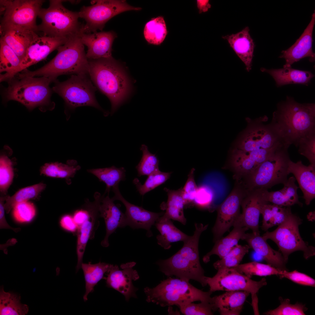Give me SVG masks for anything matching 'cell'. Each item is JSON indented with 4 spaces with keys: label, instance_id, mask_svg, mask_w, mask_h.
<instances>
[{
    "label": "cell",
    "instance_id": "2",
    "mask_svg": "<svg viewBox=\"0 0 315 315\" xmlns=\"http://www.w3.org/2000/svg\"><path fill=\"white\" fill-rule=\"evenodd\" d=\"M88 60L90 78L96 88L108 98L113 113L131 92L132 85L127 74L112 57Z\"/></svg>",
    "mask_w": 315,
    "mask_h": 315
},
{
    "label": "cell",
    "instance_id": "38",
    "mask_svg": "<svg viewBox=\"0 0 315 315\" xmlns=\"http://www.w3.org/2000/svg\"><path fill=\"white\" fill-rule=\"evenodd\" d=\"M20 296L5 292L3 286L0 289V314L24 315L29 311V307L20 302Z\"/></svg>",
    "mask_w": 315,
    "mask_h": 315
},
{
    "label": "cell",
    "instance_id": "49",
    "mask_svg": "<svg viewBox=\"0 0 315 315\" xmlns=\"http://www.w3.org/2000/svg\"><path fill=\"white\" fill-rule=\"evenodd\" d=\"M13 208V217L19 223L29 222L36 215V209L34 204L28 201L18 203Z\"/></svg>",
    "mask_w": 315,
    "mask_h": 315
},
{
    "label": "cell",
    "instance_id": "15",
    "mask_svg": "<svg viewBox=\"0 0 315 315\" xmlns=\"http://www.w3.org/2000/svg\"><path fill=\"white\" fill-rule=\"evenodd\" d=\"M247 192L239 182L236 181L232 192L218 206L216 220L212 229L215 242L233 226L241 214L242 202Z\"/></svg>",
    "mask_w": 315,
    "mask_h": 315
},
{
    "label": "cell",
    "instance_id": "21",
    "mask_svg": "<svg viewBox=\"0 0 315 315\" xmlns=\"http://www.w3.org/2000/svg\"><path fill=\"white\" fill-rule=\"evenodd\" d=\"M68 38L37 35L30 43L21 61L18 73L45 59L52 52L64 44Z\"/></svg>",
    "mask_w": 315,
    "mask_h": 315
},
{
    "label": "cell",
    "instance_id": "11",
    "mask_svg": "<svg viewBox=\"0 0 315 315\" xmlns=\"http://www.w3.org/2000/svg\"><path fill=\"white\" fill-rule=\"evenodd\" d=\"M206 281L209 286V291L212 293L218 290L249 292L251 295L254 314H259L257 294L260 288L267 284L265 278L256 281L232 268H223L218 270L213 277H207Z\"/></svg>",
    "mask_w": 315,
    "mask_h": 315
},
{
    "label": "cell",
    "instance_id": "55",
    "mask_svg": "<svg viewBox=\"0 0 315 315\" xmlns=\"http://www.w3.org/2000/svg\"><path fill=\"white\" fill-rule=\"evenodd\" d=\"M60 224L62 227L67 231L72 232L77 231L78 226L73 217L70 215L63 216L60 219Z\"/></svg>",
    "mask_w": 315,
    "mask_h": 315
},
{
    "label": "cell",
    "instance_id": "54",
    "mask_svg": "<svg viewBox=\"0 0 315 315\" xmlns=\"http://www.w3.org/2000/svg\"><path fill=\"white\" fill-rule=\"evenodd\" d=\"M212 190L206 186L198 187L194 200L201 201L202 202H207L211 200L213 196Z\"/></svg>",
    "mask_w": 315,
    "mask_h": 315
},
{
    "label": "cell",
    "instance_id": "53",
    "mask_svg": "<svg viewBox=\"0 0 315 315\" xmlns=\"http://www.w3.org/2000/svg\"><path fill=\"white\" fill-rule=\"evenodd\" d=\"M195 169L192 168L190 171L187 181L183 188L182 192L185 204L192 202L195 200L198 187L194 179Z\"/></svg>",
    "mask_w": 315,
    "mask_h": 315
},
{
    "label": "cell",
    "instance_id": "46",
    "mask_svg": "<svg viewBox=\"0 0 315 315\" xmlns=\"http://www.w3.org/2000/svg\"><path fill=\"white\" fill-rule=\"evenodd\" d=\"M171 174V172H163L159 170L148 176L143 184L137 178L134 179L133 183L139 194L143 196L165 182L170 178Z\"/></svg>",
    "mask_w": 315,
    "mask_h": 315
},
{
    "label": "cell",
    "instance_id": "10",
    "mask_svg": "<svg viewBox=\"0 0 315 315\" xmlns=\"http://www.w3.org/2000/svg\"><path fill=\"white\" fill-rule=\"evenodd\" d=\"M54 82L53 92L63 99L68 109L73 110L84 106L102 109L95 97L97 88L88 74L72 75L66 81L59 82L57 80Z\"/></svg>",
    "mask_w": 315,
    "mask_h": 315
},
{
    "label": "cell",
    "instance_id": "39",
    "mask_svg": "<svg viewBox=\"0 0 315 315\" xmlns=\"http://www.w3.org/2000/svg\"><path fill=\"white\" fill-rule=\"evenodd\" d=\"M87 171L97 177L106 185L105 191L109 194L111 189L119 185L120 181L125 179L126 171L124 167L113 166L109 167L88 169Z\"/></svg>",
    "mask_w": 315,
    "mask_h": 315
},
{
    "label": "cell",
    "instance_id": "24",
    "mask_svg": "<svg viewBox=\"0 0 315 315\" xmlns=\"http://www.w3.org/2000/svg\"><path fill=\"white\" fill-rule=\"evenodd\" d=\"M81 41L88 48L86 56L88 60L112 57V46L116 37L113 31L80 33Z\"/></svg>",
    "mask_w": 315,
    "mask_h": 315
},
{
    "label": "cell",
    "instance_id": "28",
    "mask_svg": "<svg viewBox=\"0 0 315 315\" xmlns=\"http://www.w3.org/2000/svg\"><path fill=\"white\" fill-rule=\"evenodd\" d=\"M242 240L246 241L250 248L262 256L268 264L281 270H286V262L281 253L272 249L260 234L245 233Z\"/></svg>",
    "mask_w": 315,
    "mask_h": 315
},
{
    "label": "cell",
    "instance_id": "57",
    "mask_svg": "<svg viewBox=\"0 0 315 315\" xmlns=\"http://www.w3.org/2000/svg\"><path fill=\"white\" fill-rule=\"evenodd\" d=\"M197 5L200 13L207 11L211 7L209 0H197Z\"/></svg>",
    "mask_w": 315,
    "mask_h": 315
},
{
    "label": "cell",
    "instance_id": "25",
    "mask_svg": "<svg viewBox=\"0 0 315 315\" xmlns=\"http://www.w3.org/2000/svg\"><path fill=\"white\" fill-rule=\"evenodd\" d=\"M2 38L18 56L21 61L30 43L37 35L36 32L20 26L0 25Z\"/></svg>",
    "mask_w": 315,
    "mask_h": 315
},
{
    "label": "cell",
    "instance_id": "19",
    "mask_svg": "<svg viewBox=\"0 0 315 315\" xmlns=\"http://www.w3.org/2000/svg\"><path fill=\"white\" fill-rule=\"evenodd\" d=\"M247 191L242 202V211L239 218L244 226L255 234H260L259 218L262 207L269 203L267 200L268 190L261 189Z\"/></svg>",
    "mask_w": 315,
    "mask_h": 315
},
{
    "label": "cell",
    "instance_id": "4",
    "mask_svg": "<svg viewBox=\"0 0 315 315\" xmlns=\"http://www.w3.org/2000/svg\"><path fill=\"white\" fill-rule=\"evenodd\" d=\"M193 235L184 241L182 248L170 258L157 262L160 270L168 277L175 276L189 281L192 279L200 283L203 287L207 284V276L200 262L198 245L201 233L208 225L195 223Z\"/></svg>",
    "mask_w": 315,
    "mask_h": 315
},
{
    "label": "cell",
    "instance_id": "34",
    "mask_svg": "<svg viewBox=\"0 0 315 315\" xmlns=\"http://www.w3.org/2000/svg\"><path fill=\"white\" fill-rule=\"evenodd\" d=\"M21 60L1 38L0 40V82L8 81L18 73Z\"/></svg>",
    "mask_w": 315,
    "mask_h": 315
},
{
    "label": "cell",
    "instance_id": "14",
    "mask_svg": "<svg viewBox=\"0 0 315 315\" xmlns=\"http://www.w3.org/2000/svg\"><path fill=\"white\" fill-rule=\"evenodd\" d=\"M267 120L264 116L250 121L236 148L249 152L268 149L282 143L270 123H265Z\"/></svg>",
    "mask_w": 315,
    "mask_h": 315
},
{
    "label": "cell",
    "instance_id": "7",
    "mask_svg": "<svg viewBox=\"0 0 315 315\" xmlns=\"http://www.w3.org/2000/svg\"><path fill=\"white\" fill-rule=\"evenodd\" d=\"M289 146L283 145L267 159L239 181L247 191L268 190L275 185L284 184L288 180V163L290 160Z\"/></svg>",
    "mask_w": 315,
    "mask_h": 315
},
{
    "label": "cell",
    "instance_id": "3",
    "mask_svg": "<svg viewBox=\"0 0 315 315\" xmlns=\"http://www.w3.org/2000/svg\"><path fill=\"white\" fill-rule=\"evenodd\" d=\"M80 33L69 37L56 49L55 57L43 66L34 71L24 70L18 74V77L44 76L54 82L61 75L88 74V60Z\"/></svg>",
    "mask_w": 315,
    "mask_h": 315
},
{
    "label": "cell",
    "instance_id": "52",
    "mask_svg": "<svg viewBox=\"0 0 315 315\" xmlns=\"http://www.w3.org/2000/svg\"><path fill=\"white\" fill-rule=\"evenodd\" d=\"M280 278H286L300 285L315 286V280L308 275L295 270L288 272L287 270H282L278 276Z\"/></svg>",
    "mask_w": 315,
    "mask_h": 315
},
{
    "label": "cell",
    "instance_id": "40",
    "mask_svg": "<svg viewBox=\"0 0 315 315\" xmlns=\"http://www.w3.org/2000/svg\"><path fill=\"white\" fill-rule=\"evenodd\" d=\"M67 164L58 162L46 163L40 169L41 174L47 176L70 180L74 177L77 171L80 168L77 165L76 161L69 160Z\"/></svg>",
    "mask_w": 315,
    "mask_h": 315
},
{
    "label": "cell",
    "instance_id": "22",
    "mask_svg": "<svg viewBox=\"0 0 315 315\" xmlns=\"http://www.w3.org/2000/svg\"><path fill=\"white\" fill-rule=\"evenodd\" d=\"M109 194L105 197L101 196L98 205L99 217L104 220L106 227V234L101 242L104 247L109 246L108 238L118 228H122L127 225V223L125 214L120 210L119 204H116Z\"/></svg>",
    "mask_w": 315,
    "mask_h": 315
},
{
    "label": "cell",
    "instance_id": "17",
    "mask_svg": "<svg viewBox=\"0 0 315 315\" xmlns=\"http://www.w3.org/2000/svg\"><path fill=\"white\" fill-rule=\"evenodd\" d=\"M136 264L134 262H130L122 264L120 265V270L117 265H112L107 272V276L104 278L107 287L122 293L127 301L132 297H136L135 293L138 289L134 286L132 283L133 280L139 278L137 272L133 268Z\"/></svg>",
    "mask_w": 315,
    "mask_h": 315
},
{
    "label": "cell",
    "instance_id": "18",
    "mask_svg": "<svg viewBox=\"0 0 315 315\" xmlns=\"http://www.w3.org/2000/svg\"><path fill=\"white\" fill-rule=\"evenodd\" d=\"M101 195L96 193L93 202L87 201L85 206L88 209L89 214L83 223L78 227L76 252L77 263L76 272L81 268L86 247L89 239H93L96 230L99 225L98 205Z\"/></svg>",
    "mask_w": 315,
    "mask_h": 315
},
{
    "label": "cell",
    "instance_id": "37",
    "mask_svg": "<svg viewBox=\"0 0 315 315\" xmlns=\"http://www.w3.org/2000/svg\"><path fill=\"white\" fill-rule=\"evenodd\" d=\"M289 206H283L269 203L262 207L261 214L262 217L261 229L265 231L284 222L292 213Z\"/></svg>",
    "mask_w": 315,
    "mask_h": 315
},
{
    "label": "cell",
    "instance_id": "9",
    "mask_svg": "<svg viewBox=\"0 0 315 315\" xmlns=\"http://www.w3.org/2000/svg\"><path fill=\"white\" fill-rule=\"evenodd\" d=\"M302 222L299 216L292 213L275 230L262 236L265 240L270 239L276 243L286 262L289 255L296 251H302L306 259L315 255V247L304 241L300 235L299 226Z\"/></svg>",
    "mask_w": 315,
    "mask_h": 315
},
{
    "label": "cell",
    "instance_id": "30",
    "mask_svg": "<svg viewBox=\"0 0 315 315\" xmlns=\"http://www.w3.org/2000/svg\"><path fill=\"white\" fill-rule=\"evenodd\" d=\"M238 218L235 222L231 232L226 237L216 241L211 250L203 257V260L204 263L208 262L213 255H217L222 259L238 244L240 239L242 240L246 232L249 229L243 225Z\"/></svg>",
    "mask_w": 315,
    "mask_h": 315
},
{
    "label": "cell",
    "instance_id": "45",
    "mask_svg": "<svg viewBox=\"0 0 315 315\" xmlns=\"http://www.w3.org/2000/svg\"><path fill=\"white\" fill-rule=\"evenodd\" d=\"M140 150L142 152V157L136 167L138 176H148L160 170L159 160L155 155L150 153L148 147L145 144L141 145Z\"/></svg>",
    "mask_w": 315,
    "mask_h": 315
},
{
    "label": "cell",
    "instance_id": "23",
    "mask_svg": "<svg viewBox=\"0 0 315 315\" xmlns=\"http://www.w3.org/2000/svg\"><path fill=\"white\" fill-rule=\"evenodd\" d=\"M315 23L314 12L312 15L311 21L300 36L290 47L282 51L279 57L285 60L283 67H291L294 62L306 57H309L311 62L314 61L315 55L312 49V43Z\"/></svg>",
    "mask_w": 315,
    "mask_h": 315
},
{
    "label": "cell",
    "instance_id": "42",
    "mask_svg": "<svg viewBox=\"0 0 315 315\" xmlns=\"http://www.w3.org/2000/svg\"><path fill=\"white\" fill-rule=\"evenodd\" d=\"M144 37L147 41L152 44L158 45L164 40L167 30L163 17L159 16L154 18L146 23L144 29Z\"/></svg>",
    "mask_w": 315,
    "mask_h": 315
},
{
    "label": "cell",
    "instance_id": "41",
    "mask_svg": "<svg viewBox=\"0 0 315 315\" xmlns=\"http://www.w3.org/2000/svg\"><path fill=\"white\" fill-rule=\"evenodd\" d=\"M46 187L45 184L41 183L21 189L11 196H7L4 204L6 213L17 204L36 198Z\"/></svg>",
    "mask_w": 315,
    "mask_h": 315
},
{
    "label": "cell",
    "instance_id": "50",
    "mask_svg": "<svg viewBox=\"0 0 315 315\" xmlns=\"http://www.w3.org/2000/svg\"><path fill=\"white\" fill-rule=\"evenodd\" d=\"M297 147L299 153L307 158L310 164L315 166V132L302 138Z\"/></svg>",
    "mask_w": 315,
    "mask_h": 315
},
{
    "label": "cell",
    "instance_id": "51",
    "mask_svg": "<svg viewBox=\"0 0 315 315\" xmlns=\"http://www.w3.org/2000/svg\"><path fill=\"white\" fill-rule=\"evenodd\" d=\"M178 307L181 312L186 315H211L216 311L214 304L206 302L199 304L189 302Z\"/></svg>",
    "mask_w": 315,
    "mask_h": 315
},
{
    "label": "cell",
    "instance_id": "44",
    "mask_svg": "<svg viewBox=\"0 0 315 315\" xmlns=\"http://www.w3.org/2000/svg\"><path fill=\"white\" fill-rule=\"evenodd\" d=\"M250 248L248 245H242L238 244L223 258L215 262L213 266L218 270L223 268H231L237 266L248 253Z\"/></svg>",
    "mask_w": 315,
    "mask_h": 315
},
{
    "label": "cell",
    "instance_id": "36",
    "mask_svg": "<svg viewBox=\"0 0 315 315\" xmlns=\"http://www.w3.org/2000/svg\"><path fill=\"white\" fill-rule=\"evenodd\" d=\"M112 265L99 262L92 264L83 263L81 268L84 275L85 281V292L83 296L84 300H87L88 295L92 292L94 287L102 279H104V275L107 273Z\"/></svg>",
    "mask_w": 315,
    "mask_h": 315
},
{
    "label": "cell",
    "instance_id": "32",
    "mask_svg": "<svg viewBox=\"0 0 315 315\" xmlns=\"http://www.w3.org/2000/svg\"><path fill=\"white\" fill-rule=\"evenodd\" d=\"M260 70L270 74L278 87L291 84L307 85L314 76L310 71L298 70L291 67L270 69L261 68Z\"/></svg>",
    "mask_w": 315,
    "mask_h": 315
},
{
    "label": "cell",
    "instance_id": "16",
    "mask_svg": "<svg viewBox=\"0 0 315 315\" xmlns=\"http://www.w3.org/2000/svg\"><path fill=\"white\" fill-rule=\"evenodd\" d=\"M283 145L280 143L268 149L249 152L234 149L232 152L230 161L234 178L236 181L238 180L254 170Z\"/></svg>",
    "mask_w": 315,
    "mask_h": 315
},
{
    "label": "cell",
    "instance_id": "8",
    "mask_svg": "<svg viewBox=\"0 0 315 315\" xmlns=\"http://www.w3.org/2000/svg\"><path fill=\"white\" fill-rule=\"evenodd\" d=\"M63 0H51L47 8H41L38 17L41 23L37 31L44 36L69 38L81 32L83 24L78 21V12L68 10L62 4Z\"/></svg>",
    "mask_w": 315,
    "mask_h": 315
},
{
    "label": "cell",
    "instance_id": "6",
    "mask_svg": "<svg viewBox=\"0 0 315 315\" xmlns=\"http://www.w3.org/2000/svg\"><path fill=\"white\" fill-rule=\"evenodd\" d=\"M144 292L146 301L162 307L181 305L196 301L213 303L212 292H204L191 284L189 281L169 277L155 287H146Z\"/></svg>",
    "mask_w": 315,
    "mask_h": 315
},
{
    "label": "cell",
    "instance_id": "56",
    "mask_svg": "<svg viewBox=\"0 0 315 315\" xmlns=\"http://www.w3.org/2000/svg\"><path fill=\"white\" fill-rule=\"evenodd\" d=\"M7 196L0 197V225L1 228H8L12 229L16 231L18 229L10 227L6 221L5 217L4 202L6 200Z\"/></svg>",
    "mask_w": 315,
    "mask_h": 315
},
{
    "label": "cell",
    "instance_id": "12",
    "mask_svg": "<svg viewBox=\"0 0 315 315\" xmlns=\"http://www.w3.org/2000/svg\"><path fill=\"white\" fill-rule=\"evenodd\" d=\"M91 6H83L78 12L79 18L86 22L82 32L89 34L102 31L105 24L111 19L122 13L140 10V7L130 5L123 0H99L92 1Z\"/></svg>",
    "mask_w": 315,
    "mask_h": 315
},
{
    "label": "cell",
    "instance_id": "35",
    "mask_svg": "<svg viewBox=\"0 0 315 315\" xmlns=\"http://www.w3.org/2000/svg\"><path fill=\"white\" fill-rule=\"evenodd\" d=\"M155 225L160 233L156 237L158 243L165 249H169L172 243L179 241L184 242L190 236L177 228L171 219L156 222Z\"/></svg>",
    "mask_w": 315,
    "mask_h": 315
},
{
    "label": "cell",
    "instance_id": "47",
    "mask_svg": "<svg viewBox=\"0 0 315 315\" xmlns=\"http://www.w3.org/2000/svg\"><path fill=\"white\" fill-rule=\"evenodd\" d=\"M280 302V305L276 309L270 310L265 312L267 315H304L307 308L305 305L301 303H296L295 304L290 303L289 299H283L279 298Z\"/></svg>",
    "mask_w": 315,
    "mask_h": 315
},
{
    "label": "cell",
    "instance_id": "33",
    "mask_svg": "<svg viewBox=\"0 0 315 315\" xmlns=\"http://www.w3.org/2000/svg\"><path fill=\"white\" fill-rule=\"evenodd\" d=\"M296 179L293 176L289 178L284 183L281 189L275 191H267V200L269 202L283 206H289L297 204L302 207V204L299 200L297 193L298 187L295 183Z\"/></svg>",
    "mask_w": 315,
    "mask_h": 315
},
{
    "label": "cell",
    "instance_id": "1",
    "mask_svg": "<svg viewBox=\"0 0 315 315\" xmlns=\"http://www.w3.org/2000/svg\"><path fill=\"white\" fill-rule=\"evenodd\" d=\"M270 123L284 144L297 147L302 138L315 132V104L300 103L288 97L278 104Z\"/></svg>",
    "mask_w": 315,
    "mask_h": 315
},
{
    "label": "cell",
    "instance_id": "29",
    "mask_svg": "<svg viewBox=\"0 0 315 315\" xmlns=\"http://www.w3.org/2000/svg\"><path fill=\"white\" fill-rule=\"evenodd\" d=\"M250 293L246 291H231L212 297L213 304L221 315H238Z\"/></svg>",
    "mask_w": 315,
    "mask_h": 315
},
{
    "label": "cell",
    "instance_id": "20",
    "mask_svg": "<svg viewBox=\"0 0 315 315\" xmlns=\"http://www.w3.org/2000/svg\"><path fill=\"white\" fill-rule=\"evenodd\" d=\"M114 193L112 198L114 201L118 200L124 205L126 211L125 213L128 225L133 229H143L147 231L148 237L152 235L150 230L152 226L155 224L164 212L155 213L147 210L142 207L132 204L126 200L123 196L119 190L118 186L112 189Z\"/></svg>",
    "mask_w": 315,
    "mask_h": 315
},
{
    "label": "cell",
    "instance_id": "43",
    "mask_svg": "<svg viewBox=\"0 0 315 315\" xmlns=\"http://www.w3.org/2000/svg\"><path fill=\"white\" fill-rule=\"evenodd\" d=\"M231 268L250 278L253 275L265 276L275 275L279 276L282 271L269 264L255 261L239 264Z\"/></svg>",
    "mask_w": 315,
    "mask_h": 315
},
{
    "label": "cell",
    "instance_id": "5",
    "mask_svg": "<svg viewBox=\"0 0 315 315\" xmlns=\"http://www.w3.org/2000/svg\"><path fill=\"white\" fill-rule=\"evenodd\" d=\"M8 82L4 93L7 101H18L30 110L38 107L45 112L54 108L55 103L51 100L53 91L49 86L52 82L48 78L15 76Z\"/></svg>",
    "mask_w": 315,
    "mask_h": 315
},
{
    "label": "cell",
    "instance_id": "27",
    "mask_svg": "<svg viewBox=\"0 0 315 315\" xmlns=\"http://www.w3.org/2000/svg\"><path fill=\"white\" fill-rule=\"evenodd\" d=\"M227 41L230 47L244 63L247 71L251 69L255 47L253 41L249 33L248 27L235 34L222 37Z\"/></svg>",
    "mask_w": 315,
    "mask_h": 315
},
{
    "label": "cell",
    "instance_id": "13",
    "mask_svg": "<svg viewBox=\"0 0 315 315\" xmlns=\"http://www.w3.org/2000/svg\"><path fill=\"white\" fill-rule=\"evenodd\" d=\"M0 13L3 15L0 25L20 26L37 31L36 19L43 0H1Z\"/></svg>",
    "mask_w": 315,
    "mask_h": 315
},
{
    "label": "cell",
    "instance_id": "26",
    "mask_svg": "<svg viewBox=\"0 0 315 315\" xmlns=\"http://www.w3.org/2000/svg\"><path fill=\"white\" fill-rule=\"evenodd\" d=\"M288 172L294 175L303 192L305 204L309 205L315 197V166L310 164L305 165L301 160L294 162L290 160Z\"/></svg>",
    "mask_w": 315,
    "mask_h": 315
},
{
    "label": "cell",
    "instance_id": "48",
    "mask_svg": "<svg viewBox=\"0 0 315 315\" xmlns=\"http://www.w3.org/2000/svg\"><path fill=\"white\" fill-rule=\"evenodd\" d=\"M12 162L8 156L1 154L0 158V190L6 193L11 184L13 178Z\"/></svg>",
    "mask_w": 315,
    "mask_h": 315
},
{
    "label": "cell",
    "instance_id": "31",
    "mask_svg": "<svg viewBox=\"0 0 315 315\" xmlns=\"http://www.w3.org/2000/svg\"><path fill=\"white\" fill-rule=\"evenodd\" d=\"M164 190L167 193L168 199L167 202H164L161 204L160 208L165 212L156 222L172 219L185 225L186 219L183 212L185 203L183 196L182 188L176 190L167 188H164Z\"/></svg>",
    "mask_w": 315,
    "mask_h": 315
}]
</instances>
